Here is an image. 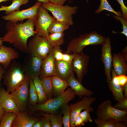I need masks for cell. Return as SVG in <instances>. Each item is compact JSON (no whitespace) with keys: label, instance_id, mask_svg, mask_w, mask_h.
<instances>
[{"label":"cell","instance_id":"cell-46","mask_svg":"<svg viewBox=\"0 0 127 127\" xmlns=\"http://www.w3.org/2000/svg\"><path fill=\"white\" fill-rule=\"evenodd\" d=\"M5 71L6 70L4 68L3 66L1 65H0V84L1 79Z\"/></svg>","mask_w":127,"mask_h":127},{"label":"cell","instance_id":"cell-14","mask_svg":"<svg viewBox=\"0 0 127 127\" xmlns=\"http://www.w3.org/2000/svg\"><path fill=\"white\" fill-rule=\"evenodd\" d=\"M42 60V59L36 56H29L27 57L22 66L26 75L32 79L40 75Z\"/></svg>","mask_w":127,"mask_h":127},{"label":"cell","instance_id":"cell-48","mask_svg":"<svg viewBox=\"0 0 127 127\" xmlns=\"http://www.w3.org/2000/svg\"><path fill=\"white\" fill-rule=\"evenodd\" d=\"M5 111L0 104V121L4 115Z\"/></svg>","mask_w":127,"mask_h":127},{"label":"cell","instance_id":"cell-40","mask_svg":"<svg viewBox=\"0 0 127 127\" xmlns=\"http://www.w3.org/2000/svg\"><path fill=\"white\" fill-rule=\"evenodd\" d=\"M85 123L83 119L79 115L76 117L74 123V127H80L81 126H84L85 125Z\"/></svg>","mask_w":127,"mask_h":127},{"label":"cell","instance_id":"cell-49","mask_svg":"<svg viewBox=\"0 0 127 127\" xmlns=\"http://www.w3.org/2000/svg\"><path fill=\"white\" fill-rule=\"evenodd\" d=\"M122 52H123V54L124 56L126 59L127 60V46L125 47L122 51Z\"/></svg>","mask_w":127,"mask_h":127},{"label":"cell","instance_id":"cell-10","mask_svg":"<svg viewBox=\"0 0 127 127\" xmlns=\"http://www.w3.org/2000/svg\"><path fill=\"white\" fill-rule=\"evenodd\" d=\"M42 3L38 1L33 5L28 8L21 11H13L3 16L2 18L6 21L16 23L26 19L34 20L37 15L38 8Z\"/></svg>","mask_w":127,"mask_h":127},{"label":"cell","instance_id":"cell-2","mask_svg":"<svg viewBox=\"0 0 127 127\" xmlns=\"http://www.w3.org/2000/svg\"><path fill=\"white\" fill-rule=\"evenodd\" d=\"M106 38V37L95 31L81 35L71 40L68 44L66 53H77L83 52L84 47L88 45H103Z\"/></svg>","mask_w":127,"mask_h":127},{"label":"cell","instance_id":"cell-27","mask_svg":"<svg viewBox=\"0 0 127 127\" xmlns=\"http://www.w3.org/2000/svg\"><path fill=\"white\" fill-rule=\"evenodd\" d=\"M69 26L67 24L56 20L50 24L47 30L49 34L64 32V31L68 28Z\"/></svg>","mask_w":127,"mask_h":127},{"label":"cell","instance_id":"cell-32","mask_svg":"<svg viewBox=\"0 0 127 127\" xmlns=\"http://www.w3.org/2000/svg\"><path fill=\"white\" fill-rule=\"evenodd\" d=\"M60 108L62 112L64 114L62 120L64 127H70L71 109L69 106L67 104L62 106Z\"/></svg>","mask_w":127,"mask_h":127},{"label":"cell","instance_id":"cell-23","mask_svg":"<svg viewBox=\"0 0 127 127\" xmlns=\"http://www.w3.org/2000/svg\"><path fill=\"white\" fill-rule=\"evenodd\" d=\"M107 83L109 88L115 100L119 101L125 98L122 87L119 84L115 83L112 79Z\"/></svg>","mask_w":127,"mask_h":127},{"label":"cell","instance_id":"cell-25","mask_svg":"<svg viewBox=\"0 0 127 127\" xmlns=\"http://www.w3.org/2000/svg\"><path fill=\"white\" fill-rule=\"evenodd\" d=\"M28 0H12V3L9 6H4L2 5L0 8V11H5L6 15L15 11L20 10V6L27 4Z\"/></svg>","mask_w":127,"mask_h":127},{"label":"cell","instance_id":"cell-31","mask_svg":"<svg viewBox=\"0 0 127 127\" xmlns=\"http://www.w3.org/2000/svg\"><path fill=\"white\" fill-rule=\"evenodd\" d=\"M17 114L14 112H5L0 121V127H11Z\"/></svg>","mask_w":127,"mask_h":127},{"label":"cell","instance_id":"cell-36","mask_svg":"<svg viewBox=\"0 0 127 127\" xmlns=\"http://www.w3.org/2000/svg\"><path fill=\"white\" fill-rule=\"evenodd\" d=\"M112 106L117 109L127 111V98H124L121 100L118 101L116 104Z\"/></svg>","mask_w":127,"mask_h":127},{"label":"cell","instance_id":"cell-12","mask_svg":"<svg viewBox=\"0 0 127 127\" xmlns=\"http://www.w3.org/2000/svg\"><path fill=\"white\" fill-rule=\"evenodd\" d=\"M102 46L101 59L104 65L105 74L107 82L112 79L111 73L112 60L111 42L109 37H106L105 42Z\"/></svg>","mask_w":127,"mask_h":127},{"label":"cell","instance_id":"cell-7","mask_svg":"<svg viewBox=\"0 0 127 127\" xmlns=\"http://www.w3.org/2000/svg\"><path fill=\"white\" fill-rule=\"evenodd\" d=\"M27 47L28 54L29 56L42 60L52 51L53 48L46 38L36 34L29 41Z\"/></svg>","mask_w":127,"mask_h":127},{"label":"cell","instance_id":"cell-44","mask_svg":"<svg viewBox=\"0 0 127 127\" xmlns=\"http://www.w3.org/2000/svg\"><path fill=\"white\" fill-rule=\"evenodd\" d=\"M44 116L45 117V118L43 127H51L52 126L48 117V114H45Z\"/></svg>","mask_w":127,"mask_h":127},{"label":"cell","instance_id":"cell-33","mask_svg":"<svg viewBox=\"0 0 127 127\" xmlns=\"http://www.w3.org/2000/svg\"><path fill=\"white\" fill-rule=\"evenodd\" d=\"M100 0V4L98 8L95 10V13L98 14L103 10H105L114 13L117 16H121V12L119 11H116L114 9L107 0Z\"/></svg>","mask_w":127,"mask_h":127},{"label":"cell","instance_id":"cell-45","mask_svg":"<svg viewBox=\"0 0 127 127\" xmlns=\"http://www.w3.org/2000/svg\"><path fill=\"white\" fill-rule=\"evenodd\" d=\"M50 2L55 4L64 5L67 0H49Z\"/></svg>","mask_w":127,"mask_h":127},{"label":"cell","instance_id":"cell-51","mask_svg":"<svg viewBox=\"0 0 127 127\" xmlns=\"http://www.w3.org/2000/svg\"><path fill=\"white\" fill-rule=\"evenodd\" d=\"M3 41L1 39V37H0V48H1V45L2 44Z\"/></svg>","mask_w":127,"mask_h":127},{"label":"cell","instance_id":"cell-53","mask_svg":"<svg viewBox=\"0 0 127 127\" xmlns=\"http://www.w3.org/2000/svg\"><path fill=\"white\" fill-rule=\"evenodd\" d=\"M71 0L72 1L73 0H69V2H70V1H71Z\"/></svg>","mask_w":127,"mask_h":127},{"label":"cell","instance_id":"cell-42","mask_svg":"<svg viewBox=\"0 0 127 127\" xmlns=\"http://www.w3.org/2000/svg\"><path fill=\"white\" fill-rule=\"evenodd\" d=\"M36 91V88L32 79H31L29 88V96L31 95Z\"/></svg>","mask_w":127,"mask_h":127},{"label":"cell","instance_id":"cell-11","mask_svg":"<svg viewBox=\"0 0 127 127\" xmlns=\"http://www.w3.org/2000/svg\"><path fill=\"white\" fill-rule=\"evenodd\" d=\"M73 53L74 57L71 62L73 70L76 74L77 79L81 82L87 72L89 58L83 52Z\"/></svg>","mask_w":127,"mask_h":127},{"label":"cell","instance_id":"cell-15","mask_svg":"<svg viewBox=\"0 0 127 127\" xmlns=\"http://www.w3.org/2000/svg\"><path fill=\"white\" fill-rule=\"evenodd\" d=\"M19 54L15 49L6 46L2 44L0 48V64L4 68L7 69L11 61L19 58Z\"/></svg>","mask_w":127,"mask_h":127},{"label":"cell","instance_id":"cell-54","mask_svg":"<svg viewBox=\"0 0 127 127\" xmlns=\"http://www.w3.org/2000/svg\"></svg>","mask_w":127,"mask_h":127},{"label":"cell","instance_id":"cell-35","mask_svg":"<svg viewBox=\"0 0 127 127\" xmlns=\"http://www.w3.org/2000/svg\"><path fill=\"white\" fill-rule=\"evenodd\" d=\"M90 112H92L89 109H86L81 112L79 114V115L83 119L85 123H87L88 122L91 123L92 120L91 119Z\"/></svg>","mask_w":127,"mask_h":127},{"label":"cell","instance_id":"cell-47","mask_svg":"<svg viewBox=\"0 0 127 127\" xmlns=\"http://www.w3.org/2000/svg\"><path fill=\"white\" fill-rule=\"evenodd\" d=\"M124 95L125 98H127V82L122 87Z\"/></svg>","mask_w":127,"mask_h":127},{"label":"cell","instance_id":"cell-21","mask_svg":"<svg viewBox=\"0 0 127 127\" xmlns=\"http://www.w3.org/2000/svg\"><path fill=\"white\" fill-rule=\"evenodd\" d=\"M39 119L29 117L25 112H20L17 115L12 124V127H33Z\"/></svg>","mask_w":127,"mask_h":127},{"label":"cell","instance_id":"cell-22","mask_svg":"<svg viewBox=\"0 0 127 127\" xmlns=\"http://www.w3.org/2000/svg\"><path fill=\"white\" fill-rule=\"evenodd\" d=\"M53 93L57 96L63 93L69 86L67 81L57 75L52 76Z\"/></svg>","mask_w":127,"mask_h":127},{"label":"cell","instance_id":"cell-13","mask_svg":"<svg viewBox=\"0 0 127 127\" xmlns=\"http://www.w3.org/2000/svg\"><path fill=\"white\" fill-rule=\"evenodd\" d=\"M96 100L95 97L84 96L81 100L69 105L71 109L70 127H74L75 119L82 110L89 109L92 112L93 111V109L91 105Z\"/></svg>","mask_w":127,"mask_h":127},{"label":"cell","instance_id":"cell-24","mask_svg":"<svg viewBox=\"0 0 127 127\" xmlns=\"http://www.w3.org/2000/svg\"><path fill=\"white\" fill-rule=\"evenodd\" d=\"M65 35L64 32L49 34L46 38L51 45L52 47L60 46L64 42Z\"/></svg>","mask_w":127,"mask_h":127},{"label":"cell","instance_id":"cell-43","mask_svg":"<svg viewBox=\"0 0 127 127\" xmlns=\"http://www.w3.org/2000/svg\"><path fill=\"white\" fill-rule=\"evenodd\" d=\"M45 117L44 116L41 119H39L35 123L33 127H43Z\"/></svg>","mask_w":127,"mask_h":127},{"label":"cell","instance_id":"cell-50","mask_svg":"<svg viewBox=\"0 0 127 127\" xmlns=\"http://www.w3.org/2000/svg\"><path fill=\"white\" fill-rule=\"evenodd\" d=\"M38 1L41 2L42 3L47 2H49V0H37Z\"/></svg>","mask_w":127,"mask_h":127},{"label":"cell","instance_id":"cell-4","mask_svg":"<svg viewBox=\"0 0 127 127\" xmlns=\"http://www.w3.org/2000/svg\"><path fill=\"white\" fill-rule=\"evenodd\" d=\"M72 88L69 87L60 95L53 98L48 99L44 102L34 105L35 111L40 110L53 113L62 106L67 104L75 97Z\"/></svg>","mask_w":127,"mask_h":127},{"label":"cell","instance_id":"cell-8","mask_svg":"<svg viewBox=\"0 0 127 127\" xmlns=\"http://www.w3.org/2000/svg\"><path fill=\"white\" fill-rule=\"evenodd\" d=\"M56 20L54 16L49 14L48 10L41 5L38 8L37 15L34 20L36 34L46 38L49 34L47 30L49 26Z\"/></svg>","mask_w":127,"mask_h":127},{"label":"cell","instance_id":"cell-41","mask_svg":"<svg viewBox=\"0 0 127 127\" xmlns=\"http://www.w3.org/2000/svg\"><path fill=\"white\" fill-rule=\"evenodd\" d=\"M119 84L123 87L127 82V76L125 75H117Z\"/></svg>","mask_w":127,"mask_h":127},{"label":"cell","instance_id":"cell-1","mask_svg":"<svg viewBox=\"0 0 127 127\" xmlns=\"http://www.w3.org/2000/svg\"><path fill=\"white\" fill-rule=\"evenodd\" d=\"M34 19H28L23 23H17L8 21L6 26L7 31L1 37L3 42L12 44L19 51L28 54V39L36 34L34 30Z\"/></svg>","mask_w":127,"mask_h":127},{"label":"cell","instance_id":"cell-19","mask_svg":"<svg viewBox=\"0 0 127 127\" xmlns=\"http://www.w3.org/2000/svg\"><path fill=\"white\" fill-rule=\"evenodd\" d=\"M127 60L121 52L113 54L112 65L113 70L117 75H127Z\"/></svg>","mask_w":127,"mask_h":127},{"label":"cell","instance_id":"cell-30","mask_svg":"<svg viewBox=\"0 0 127 127\" xmlns=\"http://www.w3.org/2000/svg\"><path fill=\"white\" fill-rule=\"evenodd\" d=\"M51 77H44L40 79L44 91L48 99L51 98L53 93Z\"/></svg>","mask_w":127,"mask_h":127},{"label":"cell","instance_id":"cell-28","mask_svg":"<svg viewBox=\"0 0 127 127\" xmlns=\"http://www.w3.org/2000/svg\"><path fill=\"white\" fill-rule=\"evenodd\" d=\"M95 123L98 127H126L123 123L112 119L102 120L97 118L94 119Z\"/></svg>","mask_w":127,"mask_h":127},{"label":"cell","instance_id":"cell-29","mask_svg":"<svg viewBox=\"0 0 127 127\" xmlns=\"http://www.w3.org/2000/svg\"><path fill=\"white\" fill-rule=\"evenodd\" d=\"M38 76H35L32 79L38 94V102L39 103H40L44 102L48 99L44 91L40 80Z\"/></svg>","mask_w":127,"mask_h":127},{"label":"cell","instance_id":"cell-3","mask_svg":"<svg viewBox=\"0 0 127 127\" xmlns=\"http://www.w3.org/2000/svg\"><path fill=\"white\" fill-rule=\"evenodd\" d=\"M3 75L2 79L9 93L14 92L20 86L26 76L22 66L15 59L12 61Z\"/></svg>","mask_w":127,"mask_h":127},{"label":"cell","instance_id":"cell-6","mask_svg":"<svg viewBox=\"0 0 127 127\" xmlns=\"http://www.w3.org/2000/svg\"><path fill=\"white\" fill-rule=\"evenodd\" d=\"M97 118L102 120L112 119L122 123L127 121V111L117 109L113 107L110 99L105 100L98 106L96 112Z\"/></svg>","mask_w":127,"mask_h":127},{"label":"cell","instance_id":"cell-39","mask_svg":"<svg viewBox=\"0 0 127 127\" xmlns=\"http://www.w3.org/2000/svg\"><path fill=\"white\" fill-rule=\"evenodd\" d=\"M29 97V102L31 104L35 105L38 102V97L36 91Z\"/></svg>","mask_w":127,"mask_h":127},{"label":"cell","instance_id":"cell-18","mask_svg":"<svg viewBox=\"0 0 127 127\" xmlns=\"http://www.w3.org/2000/svg\"><path fill=\"white\" fill-rule=\"evenodd\" d=\"M69 86L72 88L75 95L80 97L83 96H90L93 94V92L85 88L75 77L73 73L67 80Z\"/></svg>","mask_w":127,"mask_h":127},{"label":"cell","instance_id":"cell-20","mask_svg":"<svg viewBox=\"0 0 127 127\" xmlns=\"http://www.w3.org/2000/svg\"><path fill=\"white\" fill-rule=\"evenodd\" d=\"M55 64L56 75L67 81L73 73L72 63L55 60Z\"/></svg>","mask_w":127,"mask_h":127},{"label":"cell","instance_id":"cell-34","mask_svg":"<svg viewBox=\"0 0 127 127\" xmlns=\"http://www.w3.org/2000/svg\"><path fill=\"white\" fill-rule=\"evenodd\" d=\"M62 113H61L57 115L53 113L48 114V117L52 127H62L63 123L62 120Z\"/></svg>","mask_w":127,"mask_h":127},{"label":"cell","instance_id":"cell-16","mask_svg":"<svg viewBox=\"0 0 127 127\" xmlns=\"http://www.w3.org/2000/svg\"><path fill=\"white\" fill-rule=\"evenodd\" d=\"M0 104L6 112H13L17 115L20 112L9 93L3 88H0Z\"/></svg>","mask_w":127,"mask_h":127},{"label":"cell","instance_id":"cell-17","mask_svg":"<svg viewBox=\"0 0 127 127\" xmlns=\"http://www.w3.org/2000/svg\"><path fill=\"white\" fill-rule=\"evenodd\" d=\"M55 61V59L54 53L52 50L50 53L43 59L40 75L42 78L56 75Z\"/></svg>","mask_w":127,"mask_h":127},{"label":"cell","instance_id":"cell-52","mask_svg":"<svg viewBox=\"0 0 127 127\" xmlns=\"http://www.w3.org/2000/svg\"><path fill=\"white\" fill-rule=\"evenodd\" d=\"M12 0H0V3L2 2H5L7 1Z\"/></svg>","mask_w":127,"mask_h":127},{"label":"cell","instance_id":"cell-38","mask_svg":"<svg viewBox=\"0 0 127 127\" xmlns=\"http://www.w3.org/2000/svg\"><path fill=\"white\" fill-rule=\"evenodd\" d=\"M120 5V8L122 11L121 17L127 20V8L125 5L123 0H116Z\"/></svg>","mask_w":127,"mask_h":127},{"label":"cell","instance_id":"cell-37","mask_svg":"<svg viewBox=\"0 0 127 127\" xmlns=\"http://www.w3.org/2000/svg\"><path fill=\"white\" fill-rule=\"evenodd\" d=\"M115 17L119 20L123 26V31L120 32H117L114 31H113V33H120L123 34L127 37V20L123 18L121 16H115Z\"/></svg>","mask_w":127,"mask_h":127},{"label":"cell","instance_id":"cell-26","mask_svg":"<svg viewBox=\"0 0 127 127\" xmlns=\"http://www.w3.org/2000/svg\"><path fill=\"white\" fill-rule=\"evenodd\" d=\"M52 50L55 60L63 61L69 63L72 62L74 57L73 53L70 54L66 53H63L60 46L53 47Z\"/></svg>","mask_w":127,"mask_h":127},{"label":"cell","instance_id":"cell-5","mask_svg":"<svg viewBox=\"0 0 127 127\" xmlns=\"http://www.w3.org/2000/svg\"><path fill=\"white\" fill-rule=\"evenodd\" d=\"M41 5L50 12L57 20L69 26L73 25L72 15L77 13V7L55 4L50 2L42 3Z\"/></svg>","mask_w":127,"mask_h":127},{"label":"cell","instance_id":"cell-9","mask_svg":"<svg viewBox=\"0 0 127 127\" xmlns=\"http://www.w3.org/2000/svg\"><path fill=\"white\" fill-rule=\"evenodd\" d=\"M31 79L26 75L22 83L10 95L14 101L19 111L25 108L29 96V88Z\"/></svg>","mask_w":127,"mask_h":127}]
</instances>
